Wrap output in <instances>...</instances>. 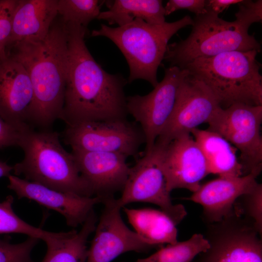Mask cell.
<instances>
[{"instance_id": "17", "label": "cell", "mask_w": 262, "mask_h": 262, "mask_svg": "<svg viewBox=\"0 0 262 262\" xmlns=\"http://www.w3.org/2000/svg\"><path fill=\"white\" fill-rule=\"evenodd\" d=\"M7 187L18 198H26L61 214L71 227L82 225L94 206L102 203L99 196L88 197L53 190L15 175L8 177Z\"/></svg>"}, {"instance_id": "22", "label": "cell", "mask_w": 262, "mask_h": 262, "mask_svg": "<svg viewBox=\"0 0 262 262\" xmlns=\"http://www.w3.org/2000/svg\"><path fill=\"white\" fill-rule=\"evenodd\" d=\"M97 221L93 210L80 231L62 232L58 236L46 242L47 251L41 262H86L87 239L95 231Z\"/></svg>"}, {"instance_id": "32", "label": "cell", "mask_w": 262, "mask_h": 262, "mask_svg": "<svg viewBox=\"0 0 262 262\" xmlns=\"http://www.w3.org/2000/svg\"><path fill=\"white\" fill-rule=\"evenodd\" d=\"M20 132L0 117V149L11 146H18Z\"/></svg>"}, {"instance_id": "30", "label": "cell", "mask_w": 262, "mask_h": 262, "mask_svg": "<svg viewBox=\"0 0 262 262\" xmlns=\"http://www.w3.org/2000/svg\"><path fill=\"white\" fill-rule=\"evenodd\" d=\"M238 11L235 16L241 17L250 25L261 22L262 19V0H242L238 3Z\"/></svg>"}, {"instance_id": "31", "label": "cell", "mask_w": 262, "mask_h": 262, "mask_svg": "<svg viewBox=\"0 0 262 262\" xmlns=\"http://www.w3.org/2000/svg\"><path fill=\"white\" fill-rule=\"evenodd\" d=\"M205 0H170L164 7L165 16L180 9H186L198 16L207 12Z\"/></svg>"}, {"instance_id": "5", "label": "cell", "mask_w": 262, "mask_h": 262, "mask_svg": "<svg viewBox=\"0 0 262 262\" xmlns=\"http://www.w3.org/2000/svg\"><path fill=\"white\" fill-rule=\"evenodd\" d=\"M193 23L188 15L161 24L137 19L120 27L101 24L98 29L92 32L91 36L107 37L118 48L129 66V82L144 80L154 87L158 83L157 69L164 59L168 41L180 29Z\"/></svg>"}, {"instance_id": "25", "label": "cell", "mask_w": 262, "mask_h": 262, "mask_svg": "<svg viewBox=\"0 0 262 262\" xmlns=\"http://www.w3.org/2000/svg\"><path fill=\"white\" fill-rule=\"evenodd\" d=\"M105 1L98 0H58V14L64 24H73L87 28L97 18Z\"/></svg>"}, {"instance_id": "27", "label": "cell", "mask_w": 262, "mask_h": 262, "mask_svg": "<svg viewBox=\"0 0 262 262\" xmlns=\"http://www.w3.org/2000/svg\"><path fill=\"white\" fill-rule=\"evenodd\" d=\"M233 208L253 221L256 229L262 237V184L258 183L251 191L241 196L235 202Z\"/></svg>"}, {"instance_id": "19", "label": "cell", "mask_w": 262, "mask_h": 262, "mask_svg": "<svg viewBox=\"0 0 262 262\" xmlns=\"http://www.w3.org/2000/svg\"><path fill=\"white\" fill-rule=\"evenodd\" d=\"M57 2L58 0H18L7 50L18 42L44 39L58 15Z\"/></svg>"}, {"instance_id": "15", "label": "cell", "mask_w": 262, "mask_h": 262, "mask_svg": "<svg viewBox=\"0 0 262 262\" xmlns=\"http://www.w3.org/2000/svg\"><path fill=\"white\" fill-rule=\"evenodd\" d=\"M33 100L32 83L24 66L9 56L0 60V117L19 132L32 128L26 118Z\"/></svg>"}, {"instance_id": "6", "label": "cell", "mask_w": 262, "mask_h": 262, "mask_svg": "<svg viewBox=\"0 0 262 262\" xmlns=\"http://www.w3.org/2000/svg\"><path fill=\"white\" fill-rule=\"evenodd\" d=\"M193 20L192 30L188 37L167 46L164 59L170 63V66L182 68L196 59L228 51H261L260 44L248 33L251 25L240 17L228 21L218 15L207 11L196 16Z\"/></svg>"}, {"instance_id": "26", "label": "cell", "mask_w": 262, "mask_h": 262, "mask_svg": "<svg viewBox=\"0 0 262 262\" xmlns=\"http://www.w3.org/2000/svg\"><path fill=\"white\" fill-rule=\"evenodd\" d=\"M13 202L14 197L11 195L0 202V234L21 233L45 242L53 236L54 232L33 227L20 218L13 210Z\"/></svg>"}, {"instance_id": "10", "label": "cell", "mask_w": 262, "mask_h": 262, "mask_svg": "<svg viewBox=\"0 0 262 262\" xmlns=\"http://www.w3.org/2000/svg\"><path fill=\"white\" fill-rule=\"evenodd\" d=\"M72 149L115 152L136 157L145 138L139 125L127 119L92 121L66 128L62 134Z\"/></svg>"}, {"instance_id": "8", "label": "cell", "mask_w": 262, "mask_h": 262, "mask_svg": "<svg viewBox=\"0 0 262 262\" xmlns=\"http://www.w3.org/2000/svg\"><path fill=\"white\" fill-rule=\"evenodd\" d=\"M262 105L233 104L220 108L207 129L224 137L240 152L243 175L262 169Z\"/></svg>"}, {"instance_id": "7", "label": "cell", "mask_w": 262, "mask_h": 262, "mask_svg": "<svg viewBox=\"0 0 262 262\" xmlns=\"http://www.w3.org/2000/svg\"><path fill=\"white\" fill-rule=\"evenodd\" d=\"M209 248L191 262H262V237L253 221L236 210L222 220L206 224Z\"/></svg>"}, {"instance_id": "2", "label": "cell", "mask_w": 262, "mask_h": 262, "mask_svg": "<svg viewBox=\"0 0 262 262\" xmlns=\"http://www.w3.org/2000/svg\"><path fill=\"white\" fill-rule=\"evenodd\" d=\"M7 56L24 66L32 83L33 100L26 123L34 129L51 130L61 119L64 104L67 62L64 24L52 25L42 40L14 44Z\"/></svg>"}, {"instance_id": "34", "label": "cell", "mask_w": 262, "mask_h": 262, "mask_svg": "<svg viewBox=\"0 0 262 262\" xmlns=\"http://www.w3.org/2000/svg\"><path fill=\"white\" fill-rule=\"evenodd\" d=\"M13 166L7 164L6 162L0 161V178L4 177H8L13 170Z\"/></svg>"}, {"instance_id": "33", "label": "cell", "mask_w": 262, "mask_h": 262, "mask_svg": "<svg viewBox=\"0 0 262 262\" xmlns=\"http://www.w3.org/2000/svg\"><path fill=\"white\" fill-rule=\"evenodd\" d=\"M241 0H206L205 8L210 11L219 15L230 5L239 3Z\"/></svg>"}, {"instance_id": "14", "label": "cell", "mask_w": 262, "mask_h": 262, "mask_svg": "<svg viewBox=\"0 0 262 262\" xmlns=\"http://www.w3.org/2000/svg\"><path fill=\"white\" fill-rule=\"evenodd\" d=\"M162 169L170 193L180 188L194 193L209 174L204 155L191 134L179 136L165 147Z\"/></svg>"}, {"instance_id": "18", "label": "cell", "mask_w": 262, "mask_h": 262, "mask_svg": "<svg viewBox=\"0 0 262 262\" xmlns=\"http://www.w3.org/2000/svg\"><path fill=\"white\" fill-rule=\"evenodd\" d=\"M262 170H257L236 177H220L200 185L189 197L184 199L200 204L202 218L206 224L219 222L233 210L236 200L251 191L258 184Z\"/></svg>"}, {"instance_id": "4", "label": "cell", "mask_w": 262, "mask_h": 262, "mask_svg": "<svg viewBox=\"0 0 262 262\" xmlns=\"http://www.w3.org/2000/svg\"><path fill=\"white\" fill-rule=\"evenodd\" d=\"M256 50L231 51L196 59L185 65L211 90L220 107L235 104L262 105V76Z\"/></svg>"}, {"instance_id": "1", "label": "cell", "mask_w": 262, "mask_h": 262, "mask_svg": "<svg viewBox=\"0 0 262 262\" xmlns=\"http://www.w3.org/2000/svg\"><path fill=\"white\" fill-rule=\"evenodd\" d=\"M64 24L67 62L60 119L67 127L86 122L127 119L126 80L119 74L107 72L94 59L84 41L87 28Z\"/></svg>"}, {"instance_id": "23", "label": "cell", "mask_w": 262, "mask_h": 262, "mask_svg": "<svg viewBox=\"0 0 262 262\" xmlns=\"http://www.w3.org/2000/svg\"><path fill=\"white\" fill-rule=\"evenodd\" d=\"M108 10L101 12L98 19L109 25L122 26L135 19L151 24L165 22V12L161 0H115L106 2Z\"/></svg>"}, {"instance_id": "21", "label": "cell", "mask_w": 262, "mask_h": 262, "mask_svg": "<svg viewBox=\"0 0 262 262\" xmlns=\"http://www.w3.org/2000/svg\"><path fill=\"white\" fill-rule=\"evenodd\" d=\"M123 209L135 232L153 247L178 242L176 225L163 211L152 208Z\"/></svg>"}, {"instance_id": "29", "label": "cell", "mask_w": 262, "mask_h": 262, "mask_svg": "<svg viewBox=\"0 0 262 262\" xmlns=\"http://www.w3.org/2000/svg\"><path fill=\"white\" fill-rule=\"evenodd\" d=\"M18 0H0V60L7 58L12 19Z\"/></svg>"}, {"instance_id": "13", "label": "cell", "mask_w": 262, "mask_h": 262, "mask_svg": "<svg viewBox=\"0 0 262 262\" xmlns=\"http://www.w3.org/2000/svg\"><path fill=\"white\" fill-rule=\"evenodd\" d=\"M102 203L104 207L88 249L86 262H110L127 252H145L153 248L126 225L116 199L105 197Z\"/></svg>"}, {"instance_id": "28", "label": "cell", "mask_w": 262, "mask_h": 262, "mask_svg": "<svg viewBox=\"0 0 262 262\" xmlns=\"http://www.w3.org/2000/svg\"><path fill=\"white\" fill-rule=\"evenodd\" d=\"M39 240L29 236L23 242L12 244L9 240L0 239V262H34L31 254Z\"/></svg>"}, {"instance_id": "16", "label": "cell", "mask_w": 262, "mask_h": 262, "mask_svg": "<svg viewBox=\"0 0 262 262\" xmlns=\"http://www.w3.org/2000/svg\"><path fill=\"white\" fill-rule=\"evenodd\" d=\"M81 176L88 183L94 195L102 198L114 196L122 190L130 171L128 158L115 152L72 149Z\"/></svg>"}, {"instance_id": "3", "label": "cell", "mask_w": 262, "mask_h": 262, "mask_svg": "<svg viewBox=\"0 0 262 262\" xmlns=\"http://www.w3.org/2000/svg\"><path fill=\"white\" fill-rule=\"evenodd\" d=\"M52 130L31 128L20 132L18 147L24 152L22 160L13 166L15 176L56 191L92 197L93 192L81 176L74 157Z\"/></svg>"}, {"instance_id": "24", "label": "cell", "mask_w": 262, "mask_h": 262, "mask_svg": "<svg viewBox=\"0 0 262 262\" xmlns=\"http://www.w3.org/2000/svg\"><path fill=\"white\" fill-rule=\"evenodd\" d=\"M210 247L208 240L201 233H195L189 239L168 244L150 256L135 262H191L195 257Z\"/></svg>"}, {"instance_id": "12", "label": "cell", "mask_w": 262, "mask_h": 262, "mask_svg": "<svg viewBox=\"0 0 262 262\" xmlns=\"http://www.w3.org/2000/svg\"><path fill=\"white\" fill-rule=\"evenodd\" d=\"M220 108L208 86L188 71L179 87L171 116L155 144L166 146L179 136L191 134Z\"/></svg>"}, {"instance_id": "20", "label": "cell", "mask_w": 262, "mask_h": 262, "mask_svg": "<svg viewBox=\"0 0 262 262\" xmlns=\"http://www.w3.org/2000/svg\"><path fill=\"white\" fill-rule=\"evenodd\" d=\"M191 134L204 155L209 174L220 177L243 175L237 149L221 135L208 129L198 128L193 130Z\"/></svg>"}, {"instance_id": "9", "label": "cell", "mask_w": 262, "mask_h": 262, "mask_svg": "<svg viewBox=\"0 0 262 262\" xmlns=\"http://www.w3.org/2000/svg\"><path fill=\"white\" fill-rule=\"evenodd\" d=\"M164 147L155 144L150 152L137 160L130 168L122 195L116 202L121 208L135 202L155 204L177 226L186 216L187 212L182 204H173L167 189L162 169Z\"/></svg>"}, {"instance_id": "11", "label": "cell", "mask_w": 262, "mask_h": 262, "mask_svg": "<svg viewBox=\"0 0 262 262\" xmlns=\"http://www.w3.org/2000/svg\"><path fill=\"white\" fill-rule=\"evenodd\" d=\"M188 72L187 69L175 66L165 68L163 79L148 94L127 97L128 114L139 123L145 136L144 154L151 151L167 123L180 84Z\"/></svg>"}]
</instances>
